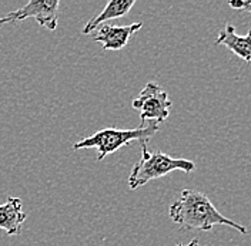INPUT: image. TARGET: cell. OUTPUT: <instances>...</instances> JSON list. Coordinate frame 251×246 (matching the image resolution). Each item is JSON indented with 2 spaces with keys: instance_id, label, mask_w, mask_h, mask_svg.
<instances>
[{
  "instance_id": "cell-10",
  "label": "cell",
  "mask_w": 251,
  "mask_h": 246,
  "mask_svg": "<svg viewBox=\"0 0 251 246\" xmlns=\"http://www.w3.org/2000/svg\"><path fill=\"white\" fill-rule=\"evenodd\" d=\"M228 6L237 9V10H244L251 13V0H234V1H228Z\"/></svg>"
},
{
  "instance_id": "cell-2",
  "label": "cell",
  "mask_w": 251,
  "mask_h": 246,
  "mask_svg": "<svg viewBox=\"0 0 251 246\" xmlns=\"http://www.w3.org/2000/svg\"><path fill=\"white\" fill-rule=\"evenodd\" d=\"M196 169V164L186 158H173L161 151H149L147 142H141V158L128 175V188L137 189L153 179L166 177L174 171L190 174Z\"/></svg>"
},
{
  "instance_id": "cell-6",
  "label": "cell",
  "mask_w": 251,
  "mask_h": 246,
  "mask_svg": "<svg viewBox=\"0 0 251 246\" xmlns=\"http://www.w3.org/2000/svg\"><path fill=\"white\" fill-rule=\"evenodd\" d=\"M143 27V23H131L127 26L103 24L93 36V42L101 43L104 50H122L127 46L130 37Z\"/></svg>"
},
{
  "instance_id": "cell-11",
  "label": "cell",
  "mask_w": 251,
  "mask_h": 246,
  "mask_svg": "<svg viewBox=\"0 0 251 246\" xmlns=\"http://www.w3.org/2000/svg\"><path fill=\"white\" fill-rule=\"evenodd\" d=\"M176 246H200V244H199V239L197 238H193L190 242H188L187 245H183V244H177Z\"/></svg>"
},
{
  "instance_id": "cell-4",
  "label": "cell",
  "mask_w": 251,
  "mask_h": 246,
  "mask_svg": "<svg viewBox=\"0 0 251 246\" xmlns=\"http://www.w3.org/2000/svg\"><path fill=\"white\" fill-rule=\"evenodd\" d=\"M172 104L167 91L156 81H149L131 103L133 108L140 112L141 125H146V121L158 125L166 121L170 115Z\"/></svg>"
},
{
  "instance_id": "cell-9",
  "label": "cell",
  "mask_w": 251,
  "mask_h": 246,
  "mask_svg": "<svg viewBox=\"0 0 251 246\" xmlns=\"http://www.w3.org/2000/svg\"><path fill=\"white\" fill-rule=\"evenodd\" d=\"M134 4H136L134 0H110L109 3L106 4V7L99 15L93 17V19H90L86 23V26L83 27L81 33L84 36L92 34L100 24L109 22L111 19H119V17H123L125 15H127Z\"/></svg>"
},
{
  "instance_id": "cell-3",
  "label": "cell",
  "mask_w": 251,
  "mask_h": 246,
  "mask_svg": "<svg viewBox=\"0 0 251 246\" xmlns=\"http://www.w3.org/2000/svg\"><path fill=\"white\" fill-rule=\"evenodd\" d=\"M160 125L156 123L140 125L139 128L131 130H119V128H104L93 135L81 138L73 145V150H83V148H94L97 150V159L101 161L104 157L116 153L122 147L127 145L131 141H140L147 142L150 138H153L158 133Z\"/></svg>"
},
{
  "instance_id": "cell-7",
  "label": "cell",
  "mask_w": 251,
  "mask_h": 246,
  "mask_svg": "<svg viewBox=\"0 0 251 246\" xmlns=\"http://www.w3.org/2000/svg\"><path fill=\"white\" fill-rule=\"evenodd\" d=\"M26 218L27 215L23 212V202L20 198L9 197L3 205H0V229L9 236L20 235Z\"/></svg>"
},
{
  "instance_id": "cell-8",
  "label": "cell",
  "mask_w": 251,
  "mask_h": 246,
  "mask_svg": "<svg viewBox=\"0 0 251 246\" xmlns=\"http://www.w3.org/2000/svg\"><path fill=\"white\" fill-rule=\"evenodd\" d=\"M216 45L227 47L237 57H240L244 62H251V31L246 36H240L235 31L234 26L227 23L224 29L219 33L216 39Z\"/></svg>"
},
{
  "instance_id": "cell-1",
  "label": "cell",
  "mask_w": 251,
  "mask_h": 246,
  "mask_svg": "<svg viewBox=\"0 0 251 246\" xmlns=\"http://www.w3.org/2000/svg\"><path fill=\"white\" fill-rule=\"evenodd\" d=\"M169 215L173 222L183 229L210 231L213 226L224 225L243 235L249 232L241 224H237L223 215L205 194L194 189H184L181 192L180 198L170 205Z\"/></svg>"
},
{
  "instance_id": "cell-5",
  "label": "cell",
  "mask_w": 251,
  "mask_h": 246,
  "mask_svg": "<svg viewBox=\"0 0 251 246\" xmlns=\"http://www.w3.org/2000/svg\"><path fill=\"white\" fill-rule=\"evenodd\" d=\"M59 9H60L59 0H30L23 7L17 9L15 12L0 16V26L33 17L40 26H43L47 30H56L59 23Z\"/></svg>"
}]
</instances>
